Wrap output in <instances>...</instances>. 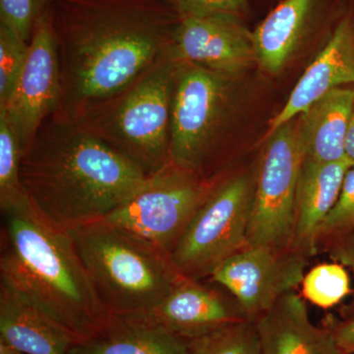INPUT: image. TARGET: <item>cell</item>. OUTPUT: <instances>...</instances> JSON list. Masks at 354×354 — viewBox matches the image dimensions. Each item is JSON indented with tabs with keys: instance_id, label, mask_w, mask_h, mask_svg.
Here are the masks:
<instances>
[{
	"instance_id": "1",
	"label": "cell",
	"mask_w": 354,
	"mask_h": 354,
	"mask_svg": "<svg viewBox=\"0 0 354 354\" xmlns=\"http://www.w3.org/2000/svg\"><path fill=\"white\" fill-rule=\"evenodd\" d=\"M60 108L73 116L120 92L171 48L180 16L167 0H55Z\"/></svg>"
},
{
	"instance_id": "2",
	"label": "cell",
	"mask_w": 354,
	"mask_h": 354,
	"mask_svg": "<svg viewBox=\"0 0 354 354\" xmlns=\"http://www.w3.org/2000/svg\"><path fill=\"white\" fill-rule=\"evenodd\" d=\"M20 176L32 206L68 232L108 216L149 177L62 109L23 151Z\"/></svg>"
},
{
	"instance_id": "3",
	"label": "cell",
	"mask_w": 354,
	"mask_h": 354,
	"mask_svg": "<svg viewBox=\"0 0 354 354\" xmlns=\"http://www.w3.org/2000/svg\"><path fill=\"white\" fill-rule=\"evenodd\" d=\"M0 279L68 330L78 342L99 334L104 308L68 230L32 206L1 212Z\"/></svg>"
},
{
	"instance_id": "4",
	"label": "cell",
	"mask_w": 354,
	"mask_h": 354,
	"mask_svg": "<svg viewBox=\"0 0 354 354\" xmlns=\"http://www.w3.org/2000/svg\"><path fill=\"white\" fill-rule=\"evenodd\" d=\"M178 69L179 62L167 55L120 92L72 118L147 176H153L171 162Z\"/></svg>"
},
{
	"instance_id": "5",
	"label": "cell",
	"mask_w": 354,
	"mask_h": 354,
	"mask_svg": "<svg viewBox=\"0 0 354 354\" xmlns=\"http://www.w3.org/2000/svg\"><path fill=\"white\" fill-rule=\"evenodd\" d=\"M70 234L95 292L111 315L153 308L183 277L169 254L106 221L87 223Z\"/></svg>"
},
{
	"instance_id": "6",
	"label": "cell",
	"mask_w": 354,
	"mask_h": 354,
	"mask_svg": "<svg viewBox=\"0 0 354 354\" xmlns=\"http://www.w3.org/2000/svg\"><path fill=\"white\" fill-rule=\"evenodd\" d=\"M234 104V78L180 64L172 106L171 162L214 178Z\"/></svg>"
},
{
	"instance_id": "7",
	"label": "cell",
	"mask_w": 354,
	"mask_h": 354,
	"mask_svg": "<svg viewBox=\"0 0 354 354\" xmlns=\"http://www.w3.org/2000/svg\"><path fill=\"white\" fill-rule=\"evenodd\" d=\"M253 194L251 172L214 179L209 194L171 254L181 276L202 281L245 248Z\"/></svg>"
},
{
	"instance_id": "8",
	"label": "cell",
	"mask_w": 354,
	"mask_h": 354,
	"mask_svg": "<svg viewBox=\"0 0 354 354\" xmlns=\"http://www.w3.org/2000/svg\"><path fill=\"white\" fill-rule=\"evenodd\" d=\"M169 162L148 177L138 192L100 221L138 235L171 257L213 185Z\"/></svg>"
},
{
	"instance_id": "9",
	"label": "cell",
	"mask_w": 354,
	"mask_h": 354,
	"mask_svg": "<svg viewBox=\"0 0 354 354\" xmlns=\"http://www.w3.org/2000/svg\"><path fill=\"white\" fill-rule=\"evenodd\" d=\"M304 160L297 118L268 134L254 174L247 246L292 249L295 198Z\"/></svg>"
},
{
	"instance_id": "10",
	"label": "cell",
	"mask_w": 354,
	"mask_h": 354,
	"mask_svg": "<svg viewBox=\"0 0 354 354\" xmlns=\"http://www.w3.org/2000/svg\"><path fill=\"white\" fill-rule=\"evenodd\" d=\"M307 258L293 249L246 246L209 278L230 293L244 318L254 323L279 298L301 286Z\"/></svg>"
},
{
	"instance_id": "11",
	"label": "cell",
	"mask_w": 354,
	"mask_h": 354,
	"mask_svg": "<svg viewBox=\"0 0 354 354\" xmlns=\"http://www.w3.org/2000/svg\"><path fill=\"white\" fill-rule=\"evenodd\" d=\"M62 88L51 8L39 18L29 43V53L6 106V114L23 151L39 128L62 104Z\"/></svg>"
},
{
	"instance_id": "12",
	"label": "cell",
	"mask_w": 354,
	"mask_h": 354,
	"mask_svg": "<svg viewBox=\"0 0 354 354\" xmlns=\"http://www.w3.org/2000/svg\"><path fill=\"white\" fill-rule=\"evenodd\" d=\"M167 55L232 78L256 62L252 32L234 16L180 17Z\"/></svg>"
},
{
	"instance_id": "13",
	"label": "cell",
	"mask_w": 354,
	"mask_h": 354,
	"mask_svg": "<svg viewBox=\"0 0 354 354\" xmlns=\"http://www.w3.org/2000/svg\"><path fill=\"white\" fill-rule=\"evenodd\" d=\"M133 315L188 342L247 321L234 298L230 299L215 288L203 285L199 279L183 276L160 304Z\"/></svg>"
},
{
	"instance_id": "14",
	"label": "cell",
	"mask_w": 354,
	"mask_h": 354,
	"mask_svg": "<svg viewBox=\"0 0 354 354\" xmlns=\"http://www.w3.org/2000/svg\"><path fill=\"white\" fill-rule=\"evenodd\" d=\"M354 85V0L327 44L300 77L283 108L270 122L269 134L301 115L337 88Z\"/></svg>"
},
{
	"instance_id": "15",
	"label": "cell",
	"mask_w": 354,
	"mask_h": 354,
	"mask_svg": "<svg viewBox=\"0 0 354 354\" xmlns=\"http://www.w3.org/2000/svg\"><path fill=\"white\" fill-rule=\"evenodd\" d=\"M262 354H344L330 328L310 321L304 298L290 291L255 321Z\"/></svg>"
},
{
	"instance_id": "16",
	"label": "cell",
	"mask_w": 354,
	"mask_h": 354,
	"mask_svg": "<svg viewBox=\"0 0 354 354\" xmlns=\"http://www.w3.org/2000/svg\"><path fill=\"white\" fill-rule=\"evenodd\" d=\"M348 158L317 162L304 158L295 198L291 248L306 257L317 252L319 228L339 199L344 177L353 167Z\"/></svg>"
},
{
	"instance_id": "17",
	"label": "cell",
	"mask_w": 354,
	"mask_h": 354,
	"mask_svg": "<svg viewBox=\"0 0 354 354\" xmlns=\"http://www.w3.org/2000/svg\"><path fill=\"white\" fill-rule=\"evenodd\" d=\"M326 0H281L252 32L256 62L276 75L327 14Z\"/></svg>"
},
{
	"instance_id": "18",
	"label": "cell",
	"mask_w": 354,
	"mask_h": 354,
	"mask_svg": "<svg viewBox=\"0 0 354 354\" xmlns=\"http://www.w3.org/2000/svg\"><path fill=\"white\" fill-rule=\"evenodd\" d=\"M0 341L27 354H69L78 342L43 310L2 281Z\"/></svg>"
},
{
	"instance_id": "19",
	"label": "cell",
	"mask_w": 354,
	"mask_h": 354,
	"mask_svg": "<svg viewBox=\"0 0 354 354\" xmlns=\"http://www.w3.org/2000/svg\"><path fill=\"white\" fill-rule=\"evenodd\" d=\"M354 108V88L330 91L297 118L304 158L317 162L346 158V138Z\"/></svg>"
},
{
	"instance_id": "20",
	"label": "cell",
	"mask_w": 354,
	"mask_h": 354,
	"mask_svg": "<svg viewBox=\"0 0 354 354\" xmlns=\"http://www.w3.org/2000/svg\"><path fill=\"white\" fill-rule=\"evenodd\" d=\"M189 342L133 314L111 315L104 329L69 354H188Z\"/></svg>"
},
{
	"instance_id": "21",
	"label": "cell",
	"mask_w": 354,
	"mask_h": 354,
	"mask_svg": "<svg viewBox=\"0 0 354 354\" xmlns=\"http://www.w3.org/2000/svg\"><path fill=\"white\" fill-rule=\"evenodd\" d=\"M23 149L6 114L0 113V209L1 212L29 204L21 181Z\"/></svg>"
},
{
	"instance_id": "22",
	"label": "cell",
	"mask_w": 354,
	"mask_h": 354,
	"mask_svg": "<svg viewBox=\"0 0 354 354\" xmlns=\"http://www.w3.org/2000/svg\"><path fill=\"white\" fill-rule=\"evenodd\" d=\"M301 286L305 299L317 307L329 309L351 293V279L346 267L334 261L312 268L305 274Z\"/></svg>"
},
{
	"instance_id": "23",
	"label": "cell",
	"mask_w": 354,
	"mask_h": 354,
	"mask_svg": "<svg viewBox=\"0 0 354 354\" xmlns=\"http://www.w3.org/2000/svg\"><path fill=\"white\" fill-rule=\"evenodd\" d=\"M188 354H262L255 323L232 324L189 342Z\"/></svg>"
},
{
	"instance_id": "24",
	"label": "cell",
	"mask_w": 354,
	"mask_h": 354,
	"mask_svg": "<svg viewBox=\"0 0 354 354\" xmlns=\"http://www.w3.org/2000/svg\"><path fill=\"white\" fill-rule=\"evenodd\" d=\"M29 53V43L0 23V109L12 95Z\"/></svg>"
},
{
	"instance_id": "25",
	"label": "cell",
	"mask_w": 354,
	"mask_h": 354,
	"mask_svg": "<svg viewBox=\"0 0 354 354\" xmlns=\"http://www.w3.org/2000/svg\"><path fill=\"white\" fill-rule=\"evenodd\" d=\"M354 230V167L346 177L339 199L319 228L317 248L322 241L330 242Z\"/></svg>"
},
{
	"instance_id": "26",
	"label": "cell",
	"mask_w": 354,
	"mask_h": 354,
	"mask_svg": "<svg viewBox=\"0 0 354 354\" xmlns=\"http://www.w3.org/2000/svg\"><path fill=\"white\" fill-rule=\"evenodd\" d=\"M55 0H0V23L8 26L27 43L35 25Z\"/></svg>"
},
{
	"instance_id": "27",
	"label": "cell",
	"mask_w": 354,
	"mask_h": 354,
	"mask_svg": "<svg viewBox=\"0 0 354 354\" xmlns=\"http://www.w3.org/2000/svg\"><path fill=\"white\" fill-rule=\"evenodd\" d=\"M180 17L234 16L247 17L248 0H167Z\"/></svg>"
},
{
	"instance_id": "28",
	"label": "cell",
	"mask_w": 354,
	"mask_h": 354,
	"mask_svg": "<svg viewBox=\"0 0 354 354\" xmlns=\"http://www.w3.org/2000/svg\"><path fill=\"white\" fill-rule=\"evenodd\" d=\"M329 252L335 262L344 265L353 272L354 278V230L330 241ZM351 307L354 308V288Z\"/></svg>"
},
{
	"instance_id": "29",
	"label": "cell",
	"mask_w": 354,
	"mask_h": 354,
	"mask_svg": "<svg viewBox=\"0 0 354 354\" xmlns=\"http://www.w3.org/2000/svg\"><path fill=\"white\" fill-rule=\"evenodd\" d=\"M344 354H354V318L330 328Z\"/></svg>"
},
{
	"instance_id": "30",
	"label": "cell",
	"mask_w": 354,
	"mask_h": 354,
	"mask_svg": "<svg viewBox=\"0 0 354 354\" xmlns=\"http://www.w3.org/2000/svg\"><path fill=\"white\" fill-rule=\"evenodd\" d=\"M346 156L354 167V108L346 138Z\"/></svg>"
},
{
	"instance_id": "31",
	"label": "cell",
	"mask_w": 354,
	"mask_h": 354,
	"mask_svg": "<svg viewBox=\"0 0 354 354\" xmlns=\"http://www.w3.org/2000/svg\"><path fill=\"white\" fill-rule=\"evenodd\" d=\"M0 354H27L19 351V349L9 346L6 342L0 341Z\"/></svg>"
}]
</instances>
